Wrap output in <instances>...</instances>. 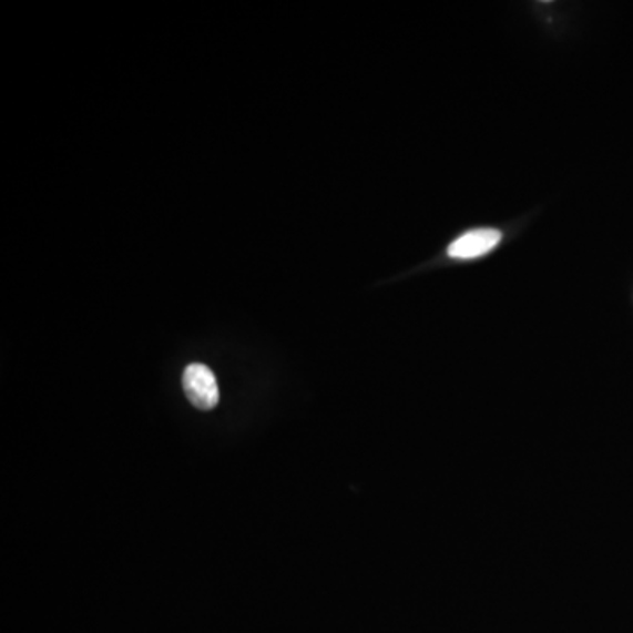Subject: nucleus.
Instances as JSON below:
<instances>
[{"mask_svg":"<svg viewBox=\"0 0 633 633\" xmlns=\"http://www.w3.org/2000/svg\"><path fill=\"white\" fill-rule=\"evenodd\" d=\"M183 391L194 407L212 410L221 400L217 379L208 366L194 363L183 371Z\"/></svg>","mask_w":633,"mask_h":633,"instance_id":"1","label":"nucleus"},{"mask_svg":"<svg viewBox=\"0 0 633 633\" xmlns=\"http://www.w3.org/2000/svg\"><path fill=\"white\" fill-rule=\"evenodd\" d=\"M502 233L497 229L468 231L463 236H459L456 242L451 243L447 254L452 259H477V257H482V255L494 251L498 247V243L502 242Z\"/></svg>","mask_w":633,"mask_h":633,"instance_id":"2","label":"nucleus"}]
</instances>
